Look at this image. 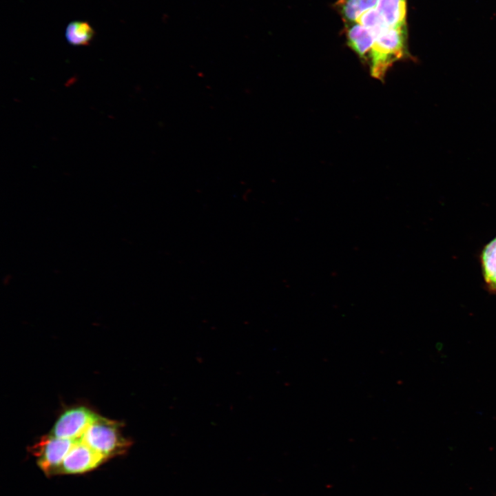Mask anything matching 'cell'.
Segmentation results:
<instances>
[{"label":"cell","instance_id":"cell-6","mask_svg":"<svg viewBox=\"0 0 496 496\" xmlns=\"http://www.w3.org/2000/svg\"><path fill=\"white\" fill-rule=\"evenodd\" d=\"M345 35L349 47L367 63L369 55L374 43L371 32L358 22L347 23Z\"/></svg>","mask_w":496,"mask_h":496},{"label":"cell","instance_id":"cell-9","mask_svg":"<svg viewBox=\"0 0 496 496\" xmlns=\"http://www.w3.org/2000/svg\"><path fill=\"white\" fill-rule=\"evenodd\" d=\"M94 35V29L87 21H72L65 28V39L70 45L74 46L88 45Z\"/></svg>","mask_w":496,"mask_h":496},{"label":"cell","instance_id":"cell-8","mask_svg":"<svg viewBox=\"0 0 496 496\" xmlns=\"http://www.w3.org/2000/svg\"><path fill=\"white\" fill-rule=\"evenodd\" d=\"M375 8L388 27L406 25V0H378Z\"/></svg>","mask_w":496,"mask_h":496},{"label":"cell","instance_id":"cell-3","mask_svg":"<svg viewBox=\"0 0 496 496\" xmlns=\"http://www.w3.org/2000/svg\"><path fill=\"white\" fill-rule=\"evenodd\" d=\"M78 440L59 438L50 434L43 437L33 447L39 468L48 475L59 474L64 458Z\"/></svg>","mask_w":496,"mask_h":496},{"label":"cell","instance_id":"cell-7","mask_svg":"<svg viewBox=\"0 0 496 496\" xmlns=\"http://www.w3.org/2000/svg\"><path fill=\"white\" fill-rule=\"evenodd\" d=\"M479 263L486 290L496 293V236L481 249Z\"/></svg>","mask_w":496,"mask_h":496},{"label":"cell","instance_id":"cell-10","mask_svg":"<svg viewBox=\"0 0 496 496\" xmlns=\"http://www.w3.org/2000/svg\"><path fill=\"white\" fill-rule=\"evenodd\" d=\"M378 2V0H338L335 6L347 23L356 21L363 12L376 8Z\"/></svg>","mask_w":496,"mask_h":496},{"label":"cell","instance_id":"cell-5","mask_svg":"<svg viewBox=\"0 0 496 496\" xmlns=\"http://www.w3.org/2000/svg\"><path fill=\"white\" fill-rule=\"evenodd\" d=\"M105 459L102 455L79 440L64 458L59 473H83L98 467Z\"/></svg>","mask_w":496,"mask_h":496},{"label":"cell","instance_id":"cell-4","mask_svg":"<svg viewBox=\"0 0 496 496\" xmlns=\"http://www.w3.org/2000/svg\"><path fill=\"white\" fill-rule=\"evenodd\" d=\"M99 416L86 407L70 409L59 417L50 435L59 438L81 440L87 427Z\"/></svg>","mask_w":496,"mask_h":496},{"label":"cell","instance_id":"cell-1","mask_svg":"<svg viewBox=\"0 0 496 496\" xmlns=\"http://www.w3.org/2000/svg\"><path fill=\"white\" fill-rule=\"evenodd\" d=\"M409 56L406 25L388 27L375 38L367 61L370 74L384 82L392 65Z\"/></svg>","mask_w":496,"mask_h":496},{"label":"cell","instance_id":"cell-11","mask_svg":"<svg viewBox=\"0 0 496 496\" xmlns=\"http://www.w3.org/2000/svg\"><path fill=\"white\" fill-rule=\"evenodd\" d=\"M356 22L368 29L375 38L388 26L375 8L363 12Z\"/></svg>","mask_w":496,"mask_h":496},{"label":"cell","instance_id":"cell-2","mask_svg":"<svg viewBox=\"0 0 496 496\" xmlns=\"http://www.w3.org/2000/svg\"><path fill=\"white\" fill-rule=\"evenodd\" d=\"M120 424L99 416L86 429L81 441L105 458L125 452L129 441L123 437Z\"/></svg>","mask_w":496,"mask_h":496}]
</instances>
